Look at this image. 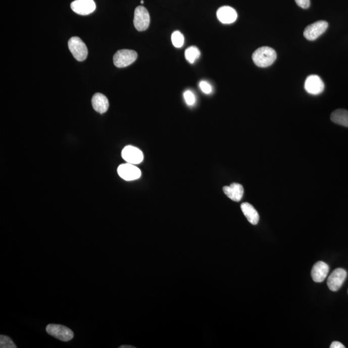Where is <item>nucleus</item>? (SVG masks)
Segmentation results:
<instances>
[{
	"label": "nucleus",
	"instance_id": "25",
	"mask_svg": "<svg viewBox=\"0 0 348 348\" xmlns=\"http://www.w3.org/2000/svg\"><path fill=\"white\" fill-rule=\"evenodd\" d=\"M135 347L132 346V345H121L120 348H134Z\"/></svg>",
	"mask_w": 348,
	"mask_h": 348
},
{
	"label": "nucleus",
	"instance_id": "14",
	"mask_svg": "<svg viewBox=\"0 0 348 348\" xmlns=\"http://www.w3.org/2000/svg\"><path fill=\"white\" fill-rule=\"evenodd\" d=\"M224 193L233 202H239L244 194L243 186L239 183H232L223 187Z\"/></svg>",
	"mask_w": 348,
	"mask_h": 348
},
{
	"label": "nucleus",
	"instance_id": "1",
	"mask_svg": "<svg viewBox=\"0 0 348 348\" xmlns=\"http://www.w3.org/2000/svg\"><path fill=\"white\" fill-rule=\"evenodd\" d=\"M277 58L276 52L269 46H262L257 49L252 55L254 64L259 67H267L274 63Z\"/></svg>",
	"mask_w": 348,
	"mask_h": 348
},
{
	"label": "nucleus",
	"instance_id": "12",
	"mask_svg": "<svg viewBox=\"0 0 348 348\" xmlns=\"http://www.w3.org/2000/svg\"><path fill=\"white\" fill-rule=\"evenodd\" d=\"M217 17L223 24H231L237 20V13L231 7L223 6L217 11Z\"/></svg>",
	"mask_w": 348,
	"mask_h": 348
},
{
	"label": "nucleus",
	"instance_id": "23",
	"mask_svg": "<svg viewBox=\"0 0 348 348\" xmlns=\"http://www.w3.org/2000/svg\"><path fill=\"white\" fill-rule=\"evenodd\" d=\"M298 6L303 9H308L310 6V0H295Z\"/></svg>",
	"mask_w": 348,
	"mask_h": 348
},
{
	"label": "nucleus",
	"instance_id": "21",
	"mask_svg": "<svg viewBox=\"0 0 348 348\" xmlns=\"http://www.w3.org/2000/svg\"><path fill=\"white\" fill-rule=\"evenodd\" d=\"M183 95L186 104L190 105V106H192V105L195 104V96L192 92H191L190 90H186L184 92Z\"/></svg>",
	"mask_w": 348,
	"mask_h": 348
},
{
	"label": "nucleus",
	"instance_id": "10",
	"mask_svg": "<svg viewBox=\"0 0 348 348\" xmlns=\"http://www.w3.org/2000/svg\"><path fill=\"white\" fill-rule=\"evenodd\" d=\"M71 7L74 13L82 16L90 15L96 8L94 0H75Z\"/></svg>",
	"mask_w": 348,
	"mask_h": 348
},
{
	"label": "nucleus",
	"instance_id": "15",
	"mask_svg": "<svg viewBox=\"0 0 348 348\" xmlns=\"http://www.w3.org/2000/svg\"><path fill=\"white\" fill-rule=\"evenodd\" d=\"M93 108L100 114H104L108 111L109 102L107 97L101 93H96L92 99Z\"/></svg>",
	"mask_w": 348,
	"mask_h": 348
},
{
	"label": "nucleus",
	"instance_id": "20",
	"mask_svg": "<svg viewBox=\"0 0 348 348\" xmlns=\"http://www.w3.org/2000/svg\"><path fill=\"white\" fill-rule=\"evenodd\" d=\"M0 347L1 348H16V346L11 338L6 335L0 336Z\"/></svg>",
	"mask_w": 348,
	"mask_h": 348
},
{
	"label": "nucleus",
	"instance_id": "6",
	"mask_svg": "<svg viewBox=\"0 0 348 348\" xmlns=\"http://www.w3.org/2000/svg\"><path fill=\"white\" fill-rule=\"evenodd\" d=\"M328 27V22L325 21H318L312 23L306 28L304 36L310 41H314L321 36Z\"/></svg>",
	"mask_w": 348,
	"mask_h": 348
},
{
	"label": "nucleus",
	"instance_id": "17",
	"mask_svg": "<svg viewBox=\"0 0 348 348\" xmlns=\"http://www.w3.org/2000/svg\"><path fill=\"white\" fill-rule=\"evenodd\" d=\"M331 120L337 125L348 127V111L344 109H338L331 114Z\"/></svg>",
	"mask_w": 348,
	"mask_h": 348
},
{
	"label": "nucleus",
	"instance_id": "3",
	"mask_svg": "<svg viewBox=\"0 0 348 348\" xmlns=\"http://www.w3.org/2000/svg\"><path fill=\"white\" fill-rule=\"evenodd\" d=\"M137 54L135 51L122 49L118 51L114 56V64L116 67L124 68L129 66L137 60Z\"/></svg>",
	"mask_w": 348,
	"mask_h": 348
},
{
	"label": "nucleus",
	"instance_id": "26",
	"mask_svg": "<svg viewBox=\"0 0 348 348\" xmlns=\"http://www.w3.org/2000/svg\"><path fill=\"white\" fill-rule=\"evenodd\" d=\"M141 4H144V1H143V0H141Z\"/></svg>",
	"mask_w": 348,
	"mask_h": 348
},
{
	"label": "nucleus",
	"instance_id": "11",
	"mask_svg": "<svg viewBox=\"0 0 348 348\" xmlns=\"http://www.w3.org/2000/svg\"><path fill=\"white\" fill-rule=\"evenodd\" d=\"M305 88L310 94L319 95L323 92L324 84L319 76L311 75L306 79Z\"/></svg>",
	"mask_w": 348,
	"mask_h": 348
},
{
	"label": "nucleus",
	"instance_id": "16",
	"mask_svg": "<svg viewBox=\"0 0 348 348\" xmlns=\"http://www.w3.org/2000/svg\"><path fill=\"white\" fill-rule=\"evenodd\" d=\"M240 208H241L242 213L246 217L247 221L252 225H258L259 216L258 211L255 209V208L248 203H242Z\"/></svg>",
	"mask_w": 348,
	"mask_h": 348
},
{
	"label": "nucleus",
	"instance_id": "4",
	"mask_svg": "<svg viewBox=\"0 0 348 348\" xmlns=\"http://www.w3.org/2000/svg\"><path fill=\"white\" fill-rule=\"evenodd\" d=\"M46 331L49 335L64 342H68L74 338V333L71 329L60 324H48L46 327Z\"/></svg>",
	"mask_w": 348,
	"mask_h": 348
},
{
	"label": "nucleus",
	"instance_id": "18",
	"mask_svg": "<svg viewBox=\"0 0 348 348\" xmlns=\"http://www.w3.org/2000/svg\"><path fill=\"white\" fill-rule=\"evenodd\" d=\"M201 53L197 47L191 46L186 49L185 51V58L186 60L191 64H194L195 61L200 57Z\"/></svg>",
	"mask_w": 348,
	"mask_h": 348
},
{
	"label": "nucleus",
	"instance_id": "9",
	"mask_svg": "<svg viewBox=\"0 0 348 348\" xmlns=\"http://www.w3.org/2000/svg\"><path fill=\"white\" fill-rule=\"evenodd\" d=\"M121 156L124 160L132 165H137L143 161L144 156L142 151L133 146H127L123 149Z\"/></svg>",
	"mask_w": 348,
	"mask_h": 348
},
{
	"label": "nucleus",
	"instance_id": "24",
	"mask_svg": "<svg viewBox=\"0 0 348 348\" xmlns=\"http://www.w3.org/2000/svg\"><path fill=\"white\" fill-rule=\"evenodd\" d=\"M331 348H344L345 346L344 345L342 344H341L340 342H337V341H335V342H333L331 343V344L330 345Z\"/></svg>",
	"mask_w": 348,
	"mask_h": 348
},
{
	"label": "nucleus",
	"instance_id": "2",
	"mask_svg": "<svg viewBox=\"0 0 348 348\" xmlns=\"http://www.w3.org/2000/svg\"><path fill=\"white\" fill-rule=\"evenodd\" d=\"M68 45L72 55L76 60L83 62L86 59L88 55L87 47L79 37H72L69 39Z\"/></svg>",
	"mask_w": 348,
	"mask_h": 348
},
{
	"label": "nucleus",
	"instance_id": "19",
	"mask_svg": "<svg viewBox=\"0 0 348 348\" xmlns=\"http://www.w3.org/2000/svg\"><path fill=\"white\" fill-rule=\"evenodd\" d=\"M172 41L173 45L176 48H181L183 46L184 38L183 34H181V32L175 31L173 32L172 35Z\"/></svg>",
	"mask_w": 348,
	"mask_h": 348
},
{
	"label": "nucleus",
	"instance_id": "8",
	"mask_svg": "<svg viewBox=\"0 0 348 348\" xmlns=\"http://www.w3.org/2000/svg\"><path fill=\"white\" fill-rule=\"evenodd\" d=\"M347 277V272L342 268H337L329 275L327 284L330 290L336 291L340 288Z\"/></svg>",
	"mask_w": 348,
	"mask_h": 348
},
{
	"label": "nucleus",
	"instance_id": "22",
	"mask_svg": "<svg viewBox=\"0 0 348 348\" xmlns=\"http://www.w3.org/2000/svg\"><path fill=\"white\" fill-rule=\"evenodd\" d=\"M200 86L201 89H202L203 92L205 93V94H209L212 92V88L211 85H210L209 83L207 82V81H201Z\"/></svg>",
	"mask_w": 348,
	"mask_h": 348
},
{
	"label": "nucleus",
	"instance_id": "7",
	"mask_svg": "<svg viewBox=\"0 0 348 348\" xmlns=\"http://www.w3.org/2000/svg\"><path fill=\"white\" fill-rule=\"evenodd\" d=\"M118 173L121 178L128 181L139 179L141 176V170L138 168L128 163L119 166Z\"/></svg>",
	"mask_w": 348,
	"mask_h": 348
},
{
	"label": "nucleus",
	"instance_id": "5",
	"mask_svg": "<svg viewBox=\"0 0 348 348\" xmlns=\"http://www.w3.org/2000/svg\"><path fill=\"white\" fill-rule=\"evenodd\" d=\"M151 18L148 11L142 6H139L134 12V25L138 31H144L150 25Z\"/></svg>",
	"mask_w": 348,
	"mask_h": 348
},
{
	"label": "nucleus",
	"instance_id": "13",
	"mask_svg": "<svg viewBox=\"0 0 348 348\" xmlns=\"http://www.w3.org/2000/svg\"><path fill=\"white\" fill-rule=\"evenodd\" d=\"M329 270V266L326 263L322 261L315 263L311 273L312 279L315 282H323L328 274Z\"/></svg>",
	"mask_w": 348,
	"mask_h": 348
}]
</instances>
